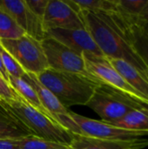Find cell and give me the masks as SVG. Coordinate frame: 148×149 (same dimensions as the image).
Instances as JSON below:
<instances>
[{
	"label": "cell",
	"mask_w": 148,
	"mask_h": 149,
	"mask_svg": "<svg viewBox=\"0 0 148 149\" xmlns=\"http://www.w3.org/2000/svg\"><path fill=\"white\" fill-rule=\"evenodd\" d=\"M0 45L26 73L37 76L49 68L41 42L27 34L16 39L0 40Z\"/></svg>",
	"instance_id": "obj_6"
},
{
	"label": "cell",
	"mask_w": 148,
	"mask_h": 149,
	"mask_svg": "<svg viewBox=\"0 0 148 149\" xmlns=\"http://www.w3.org/2000/svg\"><path fill=\"white\" fill-rule=\"evenodd\" d=\"M17 98L16 92L11 88L10 84L0 75V102L9 103Z\"/></svg>",
	"instance_id": "obj_23"
},
{
	"label": "cell",
	"mask_w": 148,
	"mask_h": 149,
	"mask_svg": "<svg viewBox=\"0 0 148 149\" xmlns=\"http://www.w3.org/2000/svg\"><path fill=\"white\" fill-rule=\"evenodd\" d=\"M0 55L2 58L4 69L9 76L14 78H22L25 74V72L13 58V57L9 52H7L1 45H0Z\"/></svg>",
	"instance_id": "obj_22"
},
{
	"label": "cell",
	"mask_w": 148,
	"mask_h": 149,
	"mask_svg": "<svg viewBox=\"0 0 148 149\" xmlns=\"http://www.w3.org/2000/svg\"><path fill=\"white\" fill-rule=\"evenodd\" d=\"M86 107L93 110L105 122H114L122 119L129 112L146 107L134 103L119 92L105 86L99 85Z\"/></svg>",
	"instance_id": "obj_5"
},
{
	"label": "cell",
	"mask_w": 148,
	"mask_h": 149,
	"mask_svg": "<svg viewBox=\"0 0 148 149\" xmlns=\"http://www.w3.org/2000/svg\"><path fill=\"white\" fill-rule=\"evenodd\" d=\"M147 146L148 140H143L141 138L130 141H118L73 134V138L69 148L70 149H126L129 148L141 149Z\"/></svg>",
	"instance_id": "obj_12"
},
{
	"label": "cell",
	"mask_w": 148,
	"mask_h": 149,
	"mask_svg": "<svg viewBox=\"0 0 148 149\" xmlns=\"http://www.w3.org/2000/svg\"><path fill=\"white\" fill-rule=\"evenodd\" d=\"M0 10L7 13L25 34L40 42L45 38L42 20L31 11L25 0H0Z\"/></svg>",
	"instance_id": "obj_9"
},
{
	"label": "cell",
	"mask_w": 148,
	"mask_h": 149,
	"mask_svg": "<svg viewBox=\"0 0 148 149\" xmlns=\"http://www.w3.org/2000/svg\"><path fill=\"white\" fill-rule=\"evenodd\" d=\"M70 115L78 126L79 135L100 140L118 141H134L147 135L144 133L119 128L103 120L90 119L72 111H70Z\"/></svg>",
	"instance_id": "obj_8"
},
{
	"label": "cell",
	"mask_w": 148,
	"mask_h": 149,
	"mask_svg": "<svg viewBox=\"0 0 148 149\" xmlns=\"http://www.w3.org/2000/svg\"><path fill=\"white\" fill-rule=\"evenodd\" d=\"M79 11L88 10L92 12L114 13L116 12L115 0H72Z\"/></svg>",
	"instance_id": "obj_20"
},
{
	"label": "cell",
	"mask_w": 148,
	"mask_h": 149,
	"mask_svg": "<svg viewBox=\"0 0 148 149\" xmlns=\"http://www.w3.org/2000/svg\"><path fill=\"white\" fill-rule=\"evenodd\" d=\"M147 0H115L116 14L126 24H135Z\"/></svg>",
	"instance_id": "obj_17"
},
{
	"label": "cell",
	"mask_w": 148,
	"mask_h": 149,
	"mask_svg": "<svg viewBox=\"0 0 148 149\" xmlns=\"http://www.w3.org/2000/svg\"><path fill=\"white\" fill-rule=\"evenodd\" d=\"M24 34V31L7 13L0 10V40L16 39Z\"/></svg>",
	"instance_id": "obj_21"
},
{
	"label": "cell",
	"mask_w": 148,
	"mask_h": 149,
	"mask_svg": "<svg viewBox=\"0 0 148 149\" xmlns=\"http://www.w3.org/2000/svg\"><path fill=\"white\" fill-rule=\"evenodd\" d=\"M108 15L148 66V30L142 29L136 24H125L116 12Z\"/></svg>",
	"instance_id": "obj_13"
},
{
	"label": "cell",
	"mask_w": 148,
	"mask_h": 149,
	"mask_svg": "<svg viewBox=\"0 0 148 149\" xmlns=\"http://www.w3.org/2000/svg\"><path fill=\"white\" fill-rule=\"evenodd\" d=\"M8 82L11 86V88L16 92V93L18 96H20L25 102H27L30 106H31L32 107H34L35 109H37L41 113L50 115L41 105L38 97L35 93V91L33 90V88L26 81H24L21 78H14L9 76Z\"/></svg>",
	"instance_id": "obj_18"
},
{
	"label": "cell",
	"mask_w": 148,
	"mask_h": 149,
	"mask_svg": "<svg viewBox=\"0 0 148 149\" xmlns=\"http://www.w3.org/2000/svg\"><path fill=\"white\" fill-rule=\"evenodd\" d=\"M85 28L106 58L121 59L135 68L148 81V66L112 17L104 12L80 10Z\"/></svg>",
	"instance_id": "obj_1"
},
{
	"label": "cell",
	"mask_w": 148,
	"mask_h": 149,
	"mask_svg": "<svg viewBox=\"0 0 148 149\" xmlns=\"http://www.w3.org/2000/svg\"><path fill=\"white\" fill-rule=\"evenodd\" d=\"M19 149H70L68 145L47 141L34 135L17 139Z\"/></svg>",
	"instance_id": "obj_19"
},
{
	"label": "cell",
	"mask_w": 148,
	"mask_h": 149,
	"mask_svg": "<svg viewBox=\"0 0 148 149\" xmlns=\"http://www.w3.org/2000/svg\"><path fill=\"white\" fill-rule=\"evenodd\" d=\"M0 75L8 82V78H9V75L7 74L5 69H4V66L3 65V61H2V58H1V55H0ZM9 83V82H8Z\"/></svg>",
	"instance_id": "obj_27"
},
{
	"label": "cell",
	"mask_w": 148,
	"mask_h": 149,
	"mask_svg": "<svg viewBox=\"0 0 148 149\" xmlns=\"http://www.w3.org/2000/svg\"><path fill=\"white\" fill-rule=\"evenodd\" d=\"M43 26L45 32L52 29H84V23L65 0H49L44 17Z\"/></svg>",
	"instance_id": "obj_10"
},
{
	"label": "cell",
	"mask_w": 148,
	"mask_h": 149,
	"mask_svg": "<svg viewBox=\"0 0 148 149\" xmlns=\"http://www.w3.org/2000/svg\"><path fill=\"white\" fill-rule=\"evenodd\" d=\"M135 24L142 29L148 30V0L147 1V3L144 6L140 15L139 16Z\"/></svg>",
	"instance_id": "obj_25"
},
{
	"label": "cell",
	"mask_w": 148,
	"mask_h": 149,
	"mask_svg": "<svg viewBox=\"0 0 148 149\" xmlns=\"http://www.w3.org/2000/svg\"><path fill=\"white\" fill-rule=\"evenodd\" d=\"M31 135L27 127L0 102V139H19Z\"/></svg>",
	"instance_id": "obj_15"
},
{
	"label": "cell",
	"mask_w": 148,
	"mask_h": 149,
	"mask_svg": "<svg viewBox=\"0 0 148 149\" xmlns=\"http://www.w3.org/2000/svg\"><path fill=\"white\" fill-rule=\"evenodd\" d=\"M31 11L43 21V17L49 0H25Z\"/></svg>",
	"instance_id": "obj_24"
},
{
	"label": "cell",
	"mask_w": 148,
	"mask_h": 149,
	"mask_svg": "<svg viewBox=\"0 0 148 149\" xmlns=\"http://www.w3.org/2000/svg\"><path fill=\"white\" fill-rule=\"evenodd\" d=\"M45 37H51L62 43L81 56L105 57L90 33L84 29H52L45 32Z\"/></svg>",
	"instance_id": "obj_11"
},
{
	"label": "cell",
	"mask_w": 148,
	"mask_h": 149,
	"mask_svg": "<svg viewBox=\"0 0 148 149\" xmlns=\"http://www.w3.org/2000/svg\"><path fill=\"white\" fill-rule=\"evenodd\" d=\"M106 58L134 90L148 100V81L135 68L121 59Z\"/></svg>",
	"instance_id": "obj_14"
},
{
	"label": "cell",
	"mask_w": 148,
	"mask_h": 149,
	"mask_svg": "<svg viewBox=\"0 0 148 149\" xmlns=\"http://www.w3.org/2000/svg\"><path fill=\"white\" fill-rule=\"evenodd\" d=\"M85 68L88 75L99 85H105L134 103L148 109V100L134 90L111 65L106 57L83 56Z\"/></svg>",
	"instance_id": "obj_4"
},
{
	"label": "cell",
	"mask_w": 148,
	"mask_h": 149,
	"mask_svg": "<svg viewBox=\"0 0 148 149\" xmlns=\"http://www.w3.org/2000/svg\"><path fill=\"white\" fill-rule=\"evenodd\" d=\"M0 149H19L17 139H0Z\"/></svg>",
	"instance_id": "obj_26"
},
{
	"label": "cell",
	"mask_w": 148,
	"mask_h": 149,
	"mask_svg": "<svg viewBox=\"0 0 148 149\" xmlns=\"http://www.w3.org/2000/svg\"><path fill=\"white\" fill-rule=\"evenodd\" d=\"M41 45L50 69L91 78L85 71L83 56L51 37H45L41 41Z\"/></svg>",
	"instance_id": "obj_7"
},
{
	"label": "cell",
	"mask_w": 148,
	"mask_h": 149,
	"mask_svg": "<svg viewBox=\"0 0 148 149\" xmlns=\"http://www.w3.org/2000/svg\"><path fill=\"white\" fill-rule=\"evenodd\" d=\"M37 78L65 108L73 106H86L99 85L89 77L58 72L50 68L37 75Z\"/></svg>",
	"instance_id": "obj_2"
},
{
	"label": "cell",
	"mask_w": 148,
	"mask_h": 149,
	"mask_svg": "<svg viewBox=\"0 0 148 149\" xmlns=\"http://www.w3.org/2000/svg\"><path fill=\"white\" fill-rule=\"evenodd\" d=\"M2 104L27 127L31 135L68 146L72 142L73 138L72 133L50 115L30 106L17 94L14 100Z\"/></svg>",
	"instance_id": "obj_3"
},
{
	"label": "cell",
	"mask_w": 148,
	"mask_h": 149,
	"mask_svg": "<svg viewBox=\"0 0 148 149\" xmlns=\"http://www.w3.org/2000/svg\"><path fill=\"white\" fill-rule=\"evenodd\" d=\"M126 149H140V148H126Z\"/></svg>",
	"instance_id": "obj_28"
},
{
	"label": "cell",
	"mask_w": 148,
	"mask_h": 149,
	"mask_svg": "<svg viewBox=\"0 0 148 149\" xmlns=\"http://www.w3.org/2000/svg\"><path fill=\"white\" fill-rule=\"evenodd\" d=\"M109 124L119 128L144 133L148 135V111L140 109L133 110L122 119Z\"/></svg>",
	"instance_id": "obj_16"
}]
</instances>
